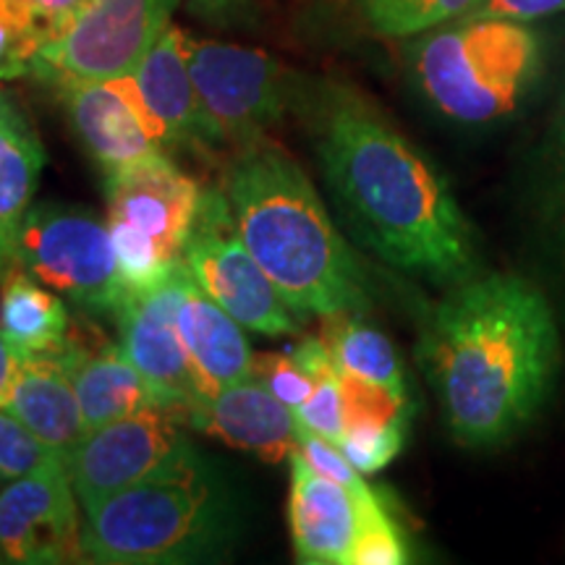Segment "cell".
I'll list each match as a JSON object with an SVG mask.
<instances>
[{"label":"cell","instance_id":"cell-23","mask_svg":"<svg viewBox=\"0 0 565 565\" xmlns=\"http://www.w3.org/2000/svg\"><path fill=\"white\" fill-rule=\"evenodd\" d=\"M322 341L333 356L335 370L408 398L404 364H401L391 338L359 320L356 312L324 317Z\"/></svg>","mask_w":565,"mask_h":565},{"label":"cell","instance_id":"cell-3","mask_svg":"<svg viewBox=\"0 0 565 565\" xmlns=\"http://www.w3.org/2000/svg\"><path fill=\"white\" fill-rule=\"evenodd\" d=\"M223 192L246 249L296 317H333L370 307L362 265L330 221L301 166L267 139L238 147Z\"/></svg>","mask_w":565,"mask_h":565},{"label":"cell","instance_id":"cell-31","mask_svg":"<svg viewBox=\"0 0 565 565\" xmlns=\"http://www.w3.org/2000/svg\"><path fill=\"white\" fill-rule=\"evenodd\" d=\"M557 11H565V0H479L471 17L511 19L526 24V21L550 17V13Z\"/></svg>","mask_w":565,"mask_h":565},{"label":"cell","instance_id":"cell-24","mask_svg":"<svg viewBox=\"0 0 565 565\" xmlns=\"http://www.w3.org/2000/svg\"><path fill=\"white\" fill-rule=\"evenodd\" d=\"M479 0H359L366 24L385 38H412L466 17Z\"/></svg>","mask_w":565,"mask_h":565},{"label":"cell","instance_id":"cell-19","mask_svg":"<svg viewBox=\"0 0 565 565\" xmlns=\"http://www.w3.org/2000/svg\"><path fill=\"white\" fill-rule=\"evenodd\" d=\"M3 406L61 458L87 435L79 398L58 353H32L21 359Z\"/></svg>","mask_w":565,"mask_h":565},{"label":"cell","instance_id":"cell-25","mask_svg":"<svg viewBox=\"0 0 565 565\" xmlns=\"http://www.w3.org/2000/svg\"><path fill=\"white\" fill-rule=\"evenodd\" d=\"M406 424L404 422H387V424H349L343 429L341 450L345 458L356 466L362 475H377L387 463L395 461V456L404 448Z\"/></svg>","mask_w":565,"mask_h":565},{"label":"cell","instance_id":"cell-22","mask_svg":"<svg viewBox=\"0 0 565 565\" xmlns=\"http://www.w3.org/2000/svg\"><path fill=\"white\" fill-rule=\"evenodd\" d=\"M0 330L21 359L58 351L71 333L66 303L24 270L0 280Z\"/></svg>","mask_w":565,"mask_h":565},{"label":"cell","instance_id":"cell-16","mask_svg":"<svg viewBox=\"0 0 565 565\" xmlns=\"http://www.w3.org/2000/svg\"><path fill=\"white\" fill-rule=\"evenodd\" d=\"M291 463L288 524L296 561L307 565H349L351 550L362 532L366 513L383 500L377 494H356L333 479L317 475L299 454Z\"/></svg>","mask_w":565,"mask_h":565},{"label":"cell","instance_id":"cell-26","mask_svg":"<svg viewBox=\"0 0 565 565\" xmlns=\"http://www.w3.org/2000/svg\"><path fill=\"white\" fill-rule=\"evenodd\" d=\"M55 454L19 419L11 408L0 404V482L32 475Z\"/></svg>","mask_w":565,"mask_h":565},{"label":"cell","instance_id":"cell-27","mask_svg":"<svg viewBox=\"0 0 565 565\" xmlns=\"http://www.w3.org/2000/svg\"><path fill=\"white\" fill-rule=\"evenodd\" d=\"M40 45L38 26L11 0H0V82L30 76Z\"/></svg>","mask_w":565,"mask_h":565},{"label":"cell","instance_id":"cell-30","mask_svg":"<svg viewBox=\"0 0 565 565\" xmlns=\"http://www.w3.org/2000/svg\"><path fill=\"white\" fill-rule=\"evenodd\" d=\"M303 461H307L317 475L333 479V482L343 484L345 490L356 492V494H370L374 492L370 484L362 479V471L353 466L345 454L341 450V445L328 440V437L312 433V429L301 427L299 424V448H296Z\"/></svg>","mask_w":565,"mask_h":565},{"label":"cell","instance_id":"cell-35","mask_svg":"<svg viewBox=\"0 0 565 565\" xmlns=\"http://www.w3.org/2000/svg\"><path fill=\"white\" fill-rule=\"evenodd\" d=\"M561 145H563V168H565V100H563V118H561Z\"/></svg>","mask_w":565,"mask_h":565},{"label":"cell","instance_id":"cell-12","mask_svg":"<svg viewBox=\"0 0 565 565\" xmlns=\"http://www.w3.org/2000/svg\"><path fill=\"white\" fill-rule=\"evenodd\" d=\"M66 461L55 456L0 487V563L53 565L82 557V519Z\"/></svg>","mask_w":565,"mask_h":565},{"label":"cell","instance_id":"cell-15","mask_svg":"<svg viewBox=\"0 0 565 565\" xmlns=\"http://www.w3.org/2000/svg\"><path fill=\"white\" fill-rule=\"evenodd\" d=\"M183 422L196 433L267 463L286 461L299 448V422L294 408L275 398L257 377L212 387L186 406Z\"/></svg>","mask_w":565,"mask_h":565},{"label":"cell","instance_id":"cell-29","mask_svg":"<svg viewBox=\"0 0 565 565\" xmlns=\"http://www.w3.org/2000/svg\"><path fill=\"white\" fill-rule=\"evenodd\" d=\"M408 563V547L391 513L380 503L366 513L356 545L351 550L349 565H401Z\"/></svg>","mask_w":565,"mask_h":565},{"label":"cell","instance_id":"cell-11","mask_svg":"<svg viewBox=\"0 0 565 565\" xmlns=\"http://www.w3.org/2000/svg\"><path fill=\"white\" fill-rule=\"evenodd\" d=\"M183 424L186 422L179 408L152 404L89 429L63 458L79 505L87 508L113 492L145 482L196 454L183 435Z\"/></svg>","mask_w":565,"mask_h":565},{"label":"cell","instance_id":"cell-34","mask_svg":"<svg viewBox=\"0 0 565 565\" xmlns=\"http://www.w3.org/2000/svg\"><path fill=\"white\" fill-rule=\"evenodd\" d=\"M19 362L21 356L17 353V349H13L9 338H6L3 330H0V404H3L6 393H9L13 374L19 370Z\"/></svg>","mask_w":565,"mask_h":565},{"label":"cell","instance_id":"cell-17","mask_svg":"<svg viewBox=\"0 0 565 565\" xmlns=\"http://www.w3.org/2000/svg\"><path fill=\"white\" fill-rule=\"evenodd\" d=\"M51 353H58L61 362L66 364L87 433L158 404L150 383L129 362L121 343L103 341V335L87 341L68 333L66 343Z\"/></svg>","mask_w":565,"mask_h":565},{"label":"cell","instance_id":"cell-14","mask_svg":"<svg viewBox=\"0 0 565 565\" xmlns=\"http://www.w3.org/2000/svg\"><path fill=\"white\" fill-rule=\"evenodd\" d=\"M113 82L162 152L212 147L179 26H168L139 66L129 76Z\"/></svg>","mask_w":565,"mask_h":565},{"label":"cell","instance_id":"cell-21","mask_svg":"<svg viewBox=\"0 0 565 565\" xmlns=\"http://www.w3.org/2000/svg\"><path fill=\"white\" fill-rule=\"evenodd\" d=\"M175 324L196 370L207 377L210 385L223 387L252 377L254 353L242 324L196 286L186 267L181 273Z\"/></svg>","mask_w":565,"mask_h":565},{"label":"cell","instance_id":"cell-6","mask_svg":"<svg viewBox=\"0 0 565 565\" xmlns=\"http://www.w3.org/2000/svg\"><path fill=\"white\" fill-rule=\"evenodd\" d=\"M105 200L126 291L154 288L181 265L202 186L160 150L105 173Z\"/></svg>","mask_w":565,"mask_h":565},{"label":"cell","instance_id":"cell-28","mask_svg":"<svg viewBox=\"0 0 565 565\" xmlns=\"http://www.w3.org/2000/svg\"><path fill=\"white\" fill-rule=\"evenodd\" d=\"M252 377H257L275 398L288 408H301L315 393V377L299 364L291 351H265L254 353Z\"/></svg>","mask_w":565,"mask_h":565},{"label":"cell","instance_id":"cell-2","mask_svg":"<svg viewBox=\"0 0 565 565\" xmlns=\"http://www.w3.org/2000/svg\"><path fill=\"white\" fill-rule=\"evenodd\" d=\"M557 345L553 309L519 275H475L450 288L419 341L450 435L469 448L519 435L553 387Z\"/></svg>","mask_w":565,"mask_h":565},{"label":"cell","instance_id":"cell-4","mask_svg":"<svg viewBox=\"0 0 565 565\" xmlns=\"http://www.w3.org/2000/svg\"><path fill=\"white\" fill-rule=\"evenodd\" d=\"M82 511V557L92 563H196L233 536L231 500L200 454Z\"/></svg>","mask_w":565,"mask_h":565},{"label":"cell","instance_id":"cell-1","mask_svg":"<svg viewBox=\"0 0 565 565\" xmlns=\"http://www.w3.org/2000/svg\"><path fill=\"white\" fill-rule=\"evenodd\" d=\"M309 131L338 207L387 265L437 286L475 278V228L445 175L404 134L341 87L315 97Z\"/></svg>","mask_w":565,"mask_h":565},{"label":"cell","instance_id":"cell-5","mask_svg":"<svg viewBox=\"0 0 565 565\" xmlns=\"http://www.w3.org/2000/svg\"><path fill=\"white\" fill-rule=\"evenodd\" d=\"M408 53L427 100L461 124L513 113L542 68L540 38L524 21L471 13L424 32Z\"/></svg>","mask_w":565,"mask_h":565},{"label":"cell","instance_id":"cell-7","mask_svg":"<svg viewBox=\"0 0 565 565\" xmlns=\"http://www.w3.org/2000/svg\"><path fill=\"white\" fill-rule=\"evenodd\" d=\"M13 270L89 315L116 317L129 299L108 221L74 204H32L17 236Z\"/></svg>","mask_w":565,"mask_h":565},{"label":"cell","instance_id":"cell-9","mask_svg":"<svg viewBox=\"0 0 565 565\" xmlns=\"http://www.w3.org/2000/svg\"><path fill=\"white\" fill-rule=\"evenodd\" d=\"M181 263L196 286L246 330L263 335H291L299 330V317L246 249L223 189H202Z\"/></svg>","mask_w":565,"mask_h":565},{"label":"cell","instance_id":"cell-33","mask_svg":"<svg viewBox=\"0 0 565 565\" xmlns=\"http://www.w3.org/2000/svg\"><path fill=\"white\" fill-rule=\"evenodd\" d=\"M189 6L202 19L215 21V24H233L249 13L252 0H189Z\"/></svg>","mask_w":565,"mask_h":565},{"label":"cell","instance_id":"cell-18","mask_svg":"<svg viewBox=\"0 0 565 565\" xmlns=\"http://www.w3.org/2000/svg\"><path fill=\"white\" fill-rule=\"evenodd\" d=\"M58 89L76 137L103 173L160 152L116 82H68Z\"/></svg>","mask_w":565,"mask_h":565},{"label":"cell","instance_id":"cell-8","mask_svg":"<svg viewBox=\"0 0 565 565\" xmlns=\"http://www.w3.org/2000/svg\"><path fill=\"white\" fill-rule=\"evenodd\" d=\"M181 0H82L42 40L32 74L51 87L129 76L171 26Z\"/></svg>","mask_w":565,"mask_h":565},{"label":"cell","instance_id":"cell-10","mask_svg":"<svg viewBox=\"0 0 565 565\" xmlns=\"http://www.w3.org/2000/svg\"><path fill=\"white\" fill-rule=\"evenodd\" d=\"M192 82L212 145H252L286 116L291 87L273 55L183 32Z\"/></svg>","mask_w":565,"mask_h":565},{"label":"cell","instance_id":"cell-32","mask_svg":"<svg viewBox=\"0 0 565 565\" xmlns=\"http://www.w3.org/2000/svg\"><path fill=\"white\" fill-rule=\"evenodd\" d=\"M17 9L42 32V40L51 34L61 21H66L82 0H11Z\"/></svg>","mask_w":565,"mask_h":565},{"label":"cell","instance_id":"cell-13","mask_svg":"<svg viewBox=\"0 0 565 565\" xmlns=\"http://www.w3.org/2000/svg\"><path fill=\"white\" fill-rule=\"evenodd\" d=\"M181 273L183 263L154 288L129 294L116 320L121 330L118 343L129 362L141 372V377L150 383L158 404L179 408L183 414L186 406H192L215 385H210L207 377L196 370L175 324Z\"/></svg>","mask_w":565,"mask_h":565},{"label":"cell","instance_id":"cell-20","mask_svg":"<svg viewBox=\"0 0 565 565\" xmlns=\"http://www.w3.org/2000/svg\"><path fill=\"white\" fill-rule=\"evenodd\" d=\"M45 160V147L24 105L0 87V280L13 270L19 228L34 204Z\"/></svg>","mask_w":565,"mask_h":565}]
</instances>
